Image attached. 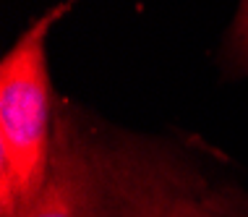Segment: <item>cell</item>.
Segmentation results:
<instances>
[{
	"label": "cell",
	"instance_id": "obj_1",
	"mask_svg": "<svg viewBox=\"0 0 248 217\" xmlns=\"http://www.w3.org/2000/svg\"><path fill=\"white\" fill-rule=\"evenodd\" d=\"M110 217H248V196L212 181L191 154L89 115Z\"/></svg>",
	"mask_w": 248,
	"mask_h": 217
},
{
	"label": "cell",
	"instance_id": "obj_4",
	"mask_svg": "<svg viewBox=\"0 0 248 217\" xmlns=\"http://www.w3.org/2000/svg\"><path fill=\"white\" fill-rule=\"evenodd\" d=\"M222 63L230 73L248 76V0H238V11L225 34Z\"/></svg>",
	"mask_w": 248,
	"mask_h": 217
},
{
	"label": "cell",
	"instance_id": "obj_3",
	"mask_svg": "<svg viewBox=\"0 0 248 217\" xmlns=\"http://www.w3.org/2000/svg\"><path fill=\"white\" fill-rule=\"evenodd\" d=\"M16 217H110L92 149L89 115L71 102H58L52 167L26 209Z\"/></svg>",
	"mask_w": 248,
	"mask_h": 217
},
{
	"label": "cell",
	"instance_id": "obj_2",
	"mask_svg": "<svg viewBox=\"0 0 248 217\" xmlns=\"http://www.w3.org/2000/svg\"><path fill=\"white\" fill-rule=\"evenodd\" d=\"M63 11L58 5L42 13L0 60V217L29 207L52 167L58 100L47 34Z\"/></svg>",
	"mask_w": 248,
	"mask_h": 217
}]
</instances>
